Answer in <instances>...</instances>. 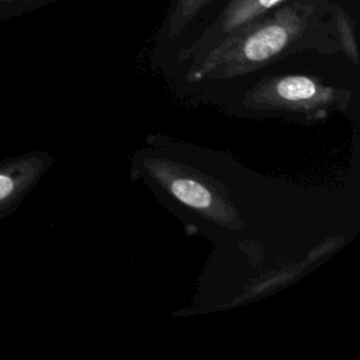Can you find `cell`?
Wrapping results in <instances>:
<instances>
[{"mask_svg":"<svg viewBox=\"0 0 360 360\" xmlns=\"http://www.w3.org/2000/svg\"><path fill=\"white\" fill-rule=\"evenodd\" d=\"M214 0H169L156 34V51L169 58L188 39Z\"/></svg>","mask_w":360,"mask_h":360,"instance_id":"277c9868","label":"cell"},{"mask_svg":"<svg viewBox=\"0 0 360 360\" xmlns=\"http://www.w3.org/2000/svg\"><path fill=\"white\" fill-rule=\"evenodd\" d=\"M333 1L290 0L221 44L188 72L193 77H233L304 52L340 53L332 24Z\"/></svg>","mask_w":360,"mask_h":360,"instance_id":"6da1fadb","label":"cell"},{"mask_svg":"<svg viewBox=\"0 0 360 360\" xmlns=\"http://www.w3.org/2000/svg\"><path fill=\"white\" fill-rule=\"evenodd\" d=\"M51 162L52 158L39 150L0 160V219L17 210Z\"/></svg>","mask_w":360,"mask_h":360,"instance_id":"3957f363","label":"cell"},{"mask_svg":"<svg viewBox=\"0 0 360 360\" xmlns=\"http://www.w3.org/2000/svg\"><path fill=\"white\" fill-rule=\"evenodd\" d=\"M259 90L262 94L274 96L285 107H304L305 104L323 101V96H329L332 89H326L309 75L291 73L270 77Z\"/></svg>","mask_w":360,"mask_h":360,"instance_id":"5b68a950","label":"cell"},{"mask_svg":"<svg viewBox=\"0 0 360 360\" xmlns=\"http://www.w3.org/2000/svg\"><path fill=\"white\" fill-rule=\"evenodd\" d=\"M287 1L290 0H214L173 58L190 69L245 27Z\"/></svg>","mask_w":360,"mask_h":360,"instance_id":"7a4b0ae2","label":"cell"},{"mask_svg":"<svg viewBox=\"0 0 360 360\" xmlns=\"http://www.w3.org/2000/svg\"><path fill=\"white\" fill-rule=\"evenodd\" d=\"M170 191L177 200L195 210H207L212 204L210 191L201 183L191 179H174L170 183Z\"/></svg>","mask_w":360,"mask_h":360,"instance_id":"8992f818","label":"cell"}]
</instances>
